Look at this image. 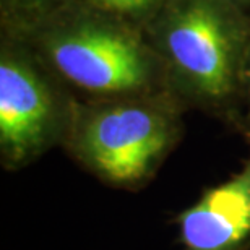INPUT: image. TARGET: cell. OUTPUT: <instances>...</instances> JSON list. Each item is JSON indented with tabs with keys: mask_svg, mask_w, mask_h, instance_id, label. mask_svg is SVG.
<instances>
[{
	"mask_svg": "<svg viewBox=\"0 0 250 250\" xmlns=\"http://www.w3.org/2000/svg\"><path fill=\"white\" fill-rule=\"evenodd\" d=\"M148 41L167 91L241 125V68L250 18L231 0H166L148 21Z\"/></svg>",
	"mask_w": 250,
	"mask_h": 250,
	"instance_id": "cell-1",
	"label": "cell"
},
{
	"mask_svg": "<svg viewBox=\"0 0 250 250\" xmlns=\"http://www.w3.org/2000/svg\"><path fill=\"white\" fill-rule=\"evenodd\" d=\"M39 59L65 83L98 101L169 93L148 38L101 10H62L38 18Z\"/></svg>",
	"mask_w": 250,
	"mask_h": 250,
	"instance_id": "cell-2",
	"label": "cell"
},
{
	"mask_svg": "<svg viewBox=\"0 0 250 250\" xmlns=\"http://www.w3.org/2000/svg\"><path fill=\"white\" fill-rule=\"evenodd\" d=\"M177 103L171 93H158L72 106L65 143L101 181L137 188L177 142Z\"/></svg>",
	"mask_w": 250,
	"mask_h": 250,
	"instance_id": "cell-3",
	"label": "cell"
},
{
	"mask_svg": "<svg viewBox=\"0 0 250 250\" xmlns=\"http://www.w3.org/2000/svg\"><path fill=\"white\" fill-rule=\"evenodd\" d=\"M72 104L62 101L33 56L3 46L0 57V153L17 169L65 140Z\"/></svg>",
	"mask_w": 250,
	"mask_h": 250,
	"instance_id": "cell-4",
	"label": "cell"
},
{
	"mask_svg": "<svg viewBox=\"0 0 250 250\" xmlns=\"http://www.w3.org/2000/svg\"><path fill=\"white\" fill-rule=\"evenodd\" d=\"M250 140V130H249ZM187 250H244L250 246V154L242 171L208 190L177 218Z\"/></svg>",
	"mask_w": 250,
	"mask_h": 250,
	"instance_id": "cell-5",
	"label": "cell"
},
{
	"mask_svg": "<svg viewBox=\"0 0 250 250\" xmlns=\"http://www.w3.org/2000/svg\"><path fill=\"white\" fill-rule=\"evenodd\" d=\"M89 7L122 20L149 18L166 0H86Z\"/></svg>",
	"mask_w": 250,
	"mask_h": 250,
	"instance_id": "cell-6",
	"label": "cell"
},
{
	"mask_svg": "<svg viewBox=\"0 0 250 250\" xmlns=\"http://www.w3.org/2000/svg\"><path fill=\"white\" fill-rule=\"evenodd\" d=\"M241 127L250 130V38L241 68Z\"/></svg>",
	"mask_w": 250,
	"mask_h": 250,
	"instance_id": "cell-7",
	"label": "cell"
},
{
	"mask_svg": "<svg viewBox=\"0 0 250 250\" xmlns=\"http://www.w3.org/2000/svg\"><path fill=\"white\" fill-rule=\"evenodd\" d=\"M3 2H8L13 8L24 10L28 15L41 13L49 5H54V0H3Z\"/></svg>",
	"mask_w": 250,
	"mask_h": 250,
	"instance_id": "cell-8",
	"label": "cell"
},
{
	"mask_svg": "<svg viewBox=\"0 0 250 250\" xmlns=\"http://www.w3.org/2000/svg\"><path fill=\"white\" fill-rule=\"evenodd\" d=\"M232 3H236L237 7H241V8H244V7H249L250 5V0H231Z\"/></svg>",
	"mask_w": 250,
	"mask_h": 250,
	"instance_id": "cell-9",
	"label": "cell"
}]
</instances>
